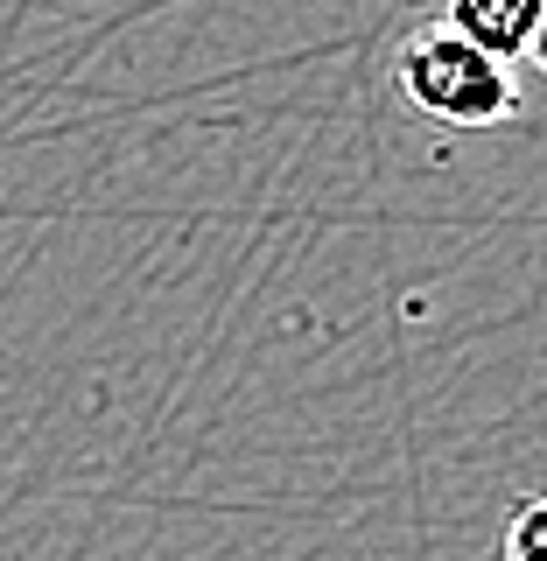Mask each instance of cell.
Instances as JSON below:
<instances>
[{
    "mask_svg": "<svg viewBox=\"0 0 547 561\" xmlns=\"http://www.w3.org/2000/svg\"><path fill=\"white\" fill-rule=\"evenodd\" d=\"M505 561H547V499H526L505 526Z\"/></svg>",
    "mask_w": 547,
    "mask_h": 561,
    "instance_id": "cell-3",
    "label": "cell"
},
{
    "mask_svg": "<svg viewBox=\"0 0 547 561\" xmlns=\"http://www.w3.org/2000/svg\"><path fill=\"white\" fill-rule=\"evenodd\" d=\"M526 64L547 70V14H540V28H534V49H526Z\"/></svg>",
    "mask_w": 547,
    "mask_h": 561,
    "instance_id": "cell-4",
    "label": "cell"
},
{
    "mask_svg": "<svg viewBox=\"0 0 547 561\" xmlns=\"http://www.w3.org/2000/svg\"><path fill=\"white\" fill-rule=\"evenodd\" d=\"M547 0H443V28L464 35L470 49H485L491 64H513L534 49Z\"/></svg>",
    "mask_w": 547,
    "mask_h": 561,
    "instance_id": "cell-2",
    "label": "cell"
},
{
    "mask_svg": "<svg viewBox=\"0 0 547 561\" xmlns=\"http://www.w3.org/2000/svg\"><path fill=\"white\" fill-rule=\"evenodd\" d=\"M394 84L408 92L414 113L443 119V127H505L520 113V78L513 64H491L485 49H470L464 35L443 22L414 28L394 57Z\"/></svg>",
    "mask_w": 547,
    "mask_h": 561,
    "instance_id": "cell-1",
    "label": "cell"
}]
</instances>
